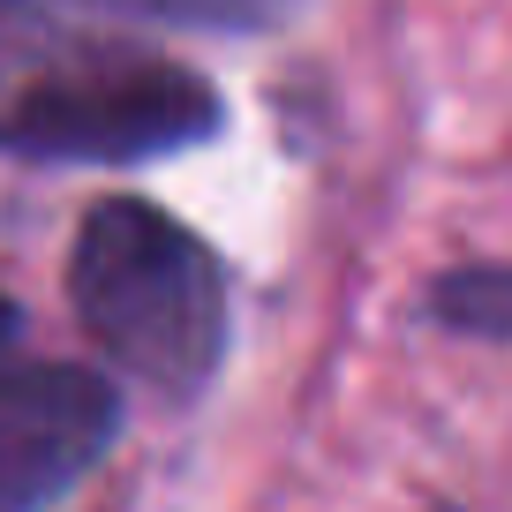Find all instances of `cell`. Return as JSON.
Segmentation results:
<instances>
[{
	"label": "cell",
	"mask_w": 512,
	"mask_h": 512,
	"mask_svg": "<svg viewBox=\"0 0 512 512\" xmlns=\"http://www.w3.org/2000/svg\"><path fill=\"white\" fill-rule=\"evenodd\" d=\"M16 332H23V309L0 294V354H16Z\"/></svg>",
	"instance_id": "cell-6"
},
{
	"label": "cell",
	"mask_w": 512,
	"mask_h": 512,
	"mask_svg": "<svg viewBox=\"0 0 512 512\" xmlns=\"http://www.w3.org/2000/svg\"><path fill=\"white\" fill-rule=\"evenodd\" d=\"M226 98L106 0H0V159L151 166L211 144Z\"/></svg>",
	"instance_id": "cell-1"
},
{
	"label": "cell",
	"mask_w": 512,
	"mask_h": 512,
	"mask_svg": "<svg viewBox=\"0 0 512 512\" xmlns=\"http://www.w3.org/2000/svg\"><path fill=\"white\" fill-rule=\"evenodd\" d=\"M76 324L159 400L189 407L211 392L234 332L226 264L196 226L144 196H98L68 241Z\"/></svg>",
	"instance_id": "cell-2"
},
{
	"label": "cell",
	"mask_w": 512,
	"mask_h": 512,
	"mask_svg": "<svg viewBox=\"0 0 512 512\" xmlns=\"http://www.w3.org/2000/svg\"><path fill=\"white\" fill-rule=\"evenodd\" d=\"M437 512H460V505H437Z\"/></svg>",
	"instance_id": "cell-7"
},
{
	"label": "cell",
	"mask_w": 512,
	"mask_h": 512,
	"mask_svg": "<svg viewBox=\"0 0 512 512\" xmlns=\"http://www.w3.org/2000/svg\"><path fill=\"white\" fill-rule=\"evenodd\" d=\"M144 16L189 23V31H279L287 16H302V0H136Z\"/></svg>",
	"instance_id": "cell-5"
},
{
	"label": "cell",
	"mask_w": 512,
	"mask_h": 512,
	"mask_svg": "<svg viewBox=\"0 0 512 512\" xmlns=\"http://www.w3.org/2000/svg\"><path fill=\"white\" fill-rule=\"evenodd\" d=\"M121 437V392L83 362L0 354V512H53Z\"/></svg>",
	"instance_id": "cell-3"
},
{
	"label": "cell",
	"mask_w": 512,
	"mask_h": 512,
	"mask_svg": "<svg viewBox=\"0 0 512 512\" xmlns=\"http://www.w3.org/2000/svg\"><path fill=\"white\" fill-rule=\"evenodd\" d=\"M422 309H430V324H445L460 339L505 347L512 339V264H452V272L430 279Z\"/></svg>",
	"instance_id": "cell-4"
}]
</instances>
